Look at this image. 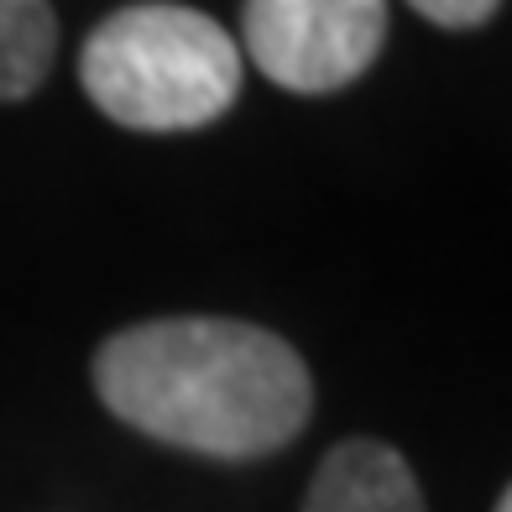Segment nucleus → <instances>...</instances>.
Instances as JSON below:
<instances>
[{"mask_svg":"<svg viewBox=\"0 0 512 512\" xmlns=\"http://www.w3.org/2000/svg\"><path fill=\"white\" fill-rule=\"evenodd\" d=\"M387 42V0H246L241 58L277 89L330 95L356 84Z\"/></svg>","mask_w":512,"mask_h":512,"instance_id":"obj_3","label":"nucleus"},{"mask_svg":"<svg viewBox=\"0 0 512 512\" xmlns=\"http://www.w3.org/2000/svg\"><path fill=\"white\" fill-rule=\"evenodd\" d=\"M497 512H512V486H507V492H502V502H497Z\"/></svg>","mask_w":512,"mask_h":512,"instance_id":"obj_7","label":"nucleus"},{"mask_svg":"<svg viewBox=\"0 0 512 512\" xmlns=\"http://www.w3.org/2000/svg\"><path fill=\"white\" fill-rule=\"evenodd\" d=\"M100 403L173 450L256 460L309 424L314 382L298 351L241 319H147L95 356Z\"/></svg>","mask_w":512,"mask_h":512,"instance_id":"obj_1","label":"nucleus"},{"mask_svg":"<svg viewBox=\"0 0 512 512\" xmlns=\"http://www.w3.org/2000/svg\"><path fill=\"white\" fill-rule=\"evenodd\" d=\"M304 512H424L408 460L377 439H345L319 460Z\"/></svg>","mask_w":512,"mask_h":512,"instance_id":"obj_4","label":"nucleus"},{"mask_svg":"<svg viewBox=\"0 0 512 512\" xmlns=\"http://www.w3.org/2000/svg\"><path fill=\"white\" fill-rule=\"evenodd\" d=\"M246 58L220 21L189 6H126L84 42L79 79L115 126L194 131L236 105Z\"/></svg>","mask_w":512,"mask_h":512,"instance_id":"obj_2","label":"nucleus"},{"mask_svg":"<svg viewBox=\"0 0 512 512\" xmlns=\"http://www.w3.org/2000/svg\"><path fill=\"white\" fill-rule=\"evenodd\" d=\"M418 16H429L434 27H450V32H465V27H481L502 0H408Z\"/></svg>","mask_w":512,"mask_h":512,"instance_id":"obj_6","label":"nucleus"},{"mask_svg":"<svg viewBox=\"0 0 512 512\" xmlns=\"http://www.w3.org/2000/svg\"><path fill=\"white\" fill-rule=\"evenodd\" d=\"M58 21L48 0H0V100H27L48 79Z\"/></svg>","mask_w":512,"mask_h":512,"instance_id":"obj_5","label":"nucleus"}]
</instances>
